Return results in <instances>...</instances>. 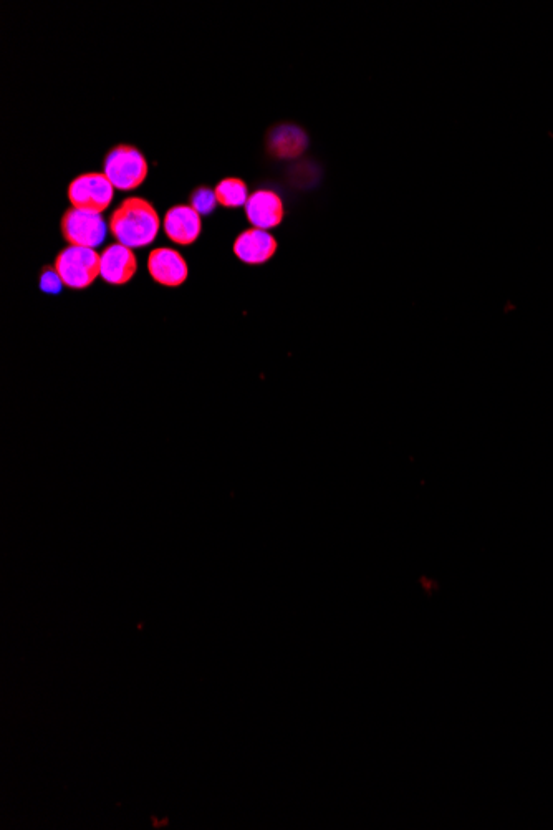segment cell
Masks as SVG:
<instances>
[{
  "instance_id": "obj_11",
  "label": "cell",
  "mask_w": 553,
  "mask_h": 830,
  "mask_svg": "<svg viewBox=\"0 0 553 830\" xmlns=\"http://www.w3.org/2000/svg\"><path fill=\"white\" fill-rule=\"evenodd\" d=\"M307 148V135L299 126H277L269 135V150L279 158H295Z\"/></svg>"
},
{
  "instance_id": "obj_12",
  "label": "cell",
  "mask_w": 553,
  "mask_h": 830,
  "mask_svg": "<svg viewBox=\"0 0 553 830\" xmlns=\"http://www.w3.org/2000/svg\"><path fill=\"white\" fill-rule=\"evenodd\" d=\"M214 193H216L217 203L226 208H241V206H246L247 199H249L247 184L239 178L222 179L214 189Z\"/></svg>"
},
{
  "instance_id": "obj_14",
  "label": "cell",
  "mask_w": 553,
  "mask_h": 830,
  "mask_svg": "<svg viewBox=\"0 0 553 830\" xmlns=\"http://www.w3.org/2000/svg\"><path fill=\"white\" fill-rule=\"evenodd\" d=\"M62 284V279L58 277L55 269H53V272H47L44 279H42V289L47 290V292H58L60 287H62Z\"/></svg>"
},
{
  "instance_id": "obj_5",
  "label": "cell",
  "mask_w": 553,
  "mask_h": 830,
  "mask_svg": "<svg viewBox=\"0 0 553 830\" xmlns=\"http://www.w3.org/2000/svg\"><path fill=\"white\" fill-rule=\"evenodd\" d=\"M62 236L70 246L95 249L105 241V219L101 218V214L68 209L62 218Z\"/></svg>"
},
{
  "instance_id": "obj_10",
  "label": "cell",
  "mask_w": 553,
  "mask_h": 830,
  "mask_svg": "<svg viewBox=\"0 0 553 830\" xmlns=\"http://www.w3.org/2000/svg\"><path fill=\"white\" fill-rule=\"evenodd\" d=\"M201 214L191 206H174L164 216V232L179 246H191L201 234Z\"/></svg>"
},
{
  "instance_id": "obj_3",
  "label": "cell",
  "mask_w": 553,
  "mask_h": 830,
  "mask_svg": "<svg viewBox=\"0 0 553 830\" xmlns=\"http://www.w3.org/2000/svg\"><path fill=\"white\" fill-rule=\"evenodd\" d=\"M148 163L133 146H116L105 160V176L120 191H131L145 183Z\"/></svg>"
},
{
  "instance_id": "obj_4",
  "label": "cell",
  "mask_w": 553,
  "mask_h": 830,
  "mask_svg": "<svg viewBox=\"0 0 553 830\" xmlns=\"http://www.w3.org/2000/svg\"><path fill=\"white\" fill-rule=\"evenodd\" d=\"M113 193L115 186L105 174H82L68 186V199L73 208L93 214H101L108 209L113 201Z\"/></svg>"
},
{
  "instance_id": "obj_9",
  "label": "cell",
  "mask_w": 553,
  "mask_h": 830,
  "mask_svg": "<svg viewBox=\"0 0 553 830\" xmlns=\"http://www.w3.org/2000/svg\"><path fill=\"white\" fill-rule=\"evenodd\" d=\"M275 252H277L275 237L257 227L242 232L234 242L236 257H239V261L251 264V266H259L270 261L275 256Z\"/></svg>"
},
{
  "instance_id": "obj_7",
  "label": "cell",
  "mask_w": 553,
  "mask_h": 830,
  "mask_svg": "<svg viewBox=\"0 0 553 830\" xmlns=\"http://www.w3.org/2000/svg\"><path fill=\"white\" fill-rule=\"evenodd\" d=\"M138 269L135 252L123 244H111L101 254V277L111 285H125Z\"/></svg>"
},
{
  "instance_id": "obj_2",
  "label": "cell",
  "mask_w": 553,
  "mask_h": 830,
  "mask_svg": "<svg viewBox=\"0 0 553 830\" xmlns=\"http://www.w3.org/2000/svg\"><path fill=\"white\" fill-rule=\"evenodd\" d=\"M55 272L68 289H87L101 276V256L95 249L68 246L55 259Z\"/></svg>"
},
{
  "instance_id": "obj_13",
  "label": "cell",
  "mask_w": 553,
  "mask_h": 830,
  "mask_svg": "<svg viewBox=\"0 0 553 830\" xmlns=\"http://www.w3.org/2000/svg\"><path fill=\"white\" fill-rule=\"evenodd\" d=\"M217 204L219 203L214 189L198 188L191 194V208L196 209L199 214H211Z\"/></svg>"
},
{
  "instance_id": "obj_1",
  "label": "cell",
  "mask_w": 553,
  "mask_h": 830,
  "mask_svg": "<svg viewBox=\"0 0 553 830\" xmlns=\"http://www.w3.org/2000/svg\"><path fill=\"white\" fill-rule=\"evenodd\" d=\"M110 231L123 246H150L159 232V216L146 199L130 198L111 214Z\"/></svg>"
},
{
  "instance_id": "obj_8",
  "label": "cell",
  "mask_w": 553,
  "mask_h": 830,
  "mask_svg": "<svg viewBox=\"0 0 553 830\" xmlns=\"http://www.w3.org/2000/svg\"><path fill=\"white\" fill-rule=\"evenodd\" d=\"M246 214L252 226L267 231L284 219V203L274 191L259 189L247 199Z\"/></svg>"
},
{
  "instance_id": "obj_6",
  "label": "cell",
  "mask_w": 553,
  "mask_h": 830,
  "mask_svg": "<svg viewBox=\"0 0 553 830\" xmlns=\"http://www.w3.org/2000/svg\"><path fill=\"white\" fill-rule=\"evenodd\" d=\"M148 271L153 280L164 287H179L188 279V264L174 249L159 247L148 257Z\"/></svg>"
}]
</instances>
